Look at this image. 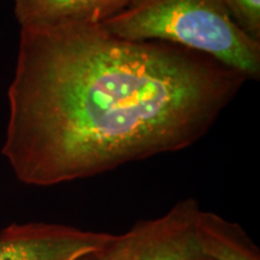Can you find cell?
I'll return each mask as SVG.
<instances>
[{"instance_id": "6da1fadb", "label": "cell", "mask_w": 260, "mask_h": 260, "mask_svg": "<svg viewBox=\"0 0 260 260\" xmlns=\"http://www.w3.org/2000/svg\"><path fill=\"white\" fill-rule=\"evenodd\" d=\"M246 81L204 54L102 24L21 28L2 154L22 183L51 187L182 151Z\"/></svg>"}, {"instance_id": "7a4b0ae2", "label": "cell", "mask_w": 260, "mask_h": 260, "mask_svg": "<svg viewBox=\"0 0 260 260\" xmlns=\"http://www.w3.org/2000/svg\"><path fill=\"white\" fill-rule=\"evenodd\" d=\"M130 41H160L187 48L235 70L260 76V42L237 27L223 0H134L102 24Z\"/></svg>"}, {"instance_id": "3957f363", "label": "cell", "mask_w": 260, "mask_h": 260, "mask_svg": "<svg viewBox=\"0 0 260 260\" xmlns=\"http://www.w3.org/2000/svg\"><path fill=\"white\" fill-rule=\"evenodd\" d=\"M201 210L194 199L178 201L160 217L140 220L115 235L94 260H203L195 236V220Z\"/></svg>"}, {"instance_id": "277c9868", "label": "cell", "mask_w": 260, "mask_h": 260, "mask_svg": "<svg viewBox=\"0 0 260 260\" xmlns=\"http://www.w3.org/2000/svg\"><path fill=\"white\" fill-rule=\"evenodd\" d=\"M113 236L65 224H11L0 232V260H82L103 252Z\"/></svg>"}, {"instance_id": "5b68a950", "label": "cell", "mask_w": 260, "mask_h": 260, "mask_svg": "<svg viewBox=\"0 0 260 260\" xmlns=\"http://www.w3.org/2000/svg\"><path fill=\"white\" fill-rule=\"evenodd\" d=\"M21 28L67 23L103 24L134 0H12Z\"/></svg>"}, {"instance_id": "8992f818", "label": "cell", "mask_w": 260, "mask_h": 260, "mask_svg": "<svg viewBox=\"0 0 260 260\" xmlns=\"http://www.w3.org/2000/svg\"><path fill=\"white\" fill-rule=\"evenodd\" d=\"M195 236L201 254L210 260H260V252L245 230L219 214L200 210Z\"/></svg>"}, {"instance_id": "52a82bcc", "label": "cell", "mask_w": 260, "mask_h": 260, "mask_svg": "<svg viewBox=\"0 0 260 260\" xmlns=\"http://www.w3.org/2000/svg\"><path fill=\"white\" fill-rule=\"evenodd\" d=\"M237 27L260 42V0H223Z\"/></svg>"}, {"instance_id": "ba28073f", "label": "cell", "mask_w": 260, "mask_h": 260, "mask_svg": "<svg viewBox=\"0 0 260 260\" xmlns=\"http://www.w3.org/2000/svg\"><path fill=\"white\" fill-rule=\"evenodd\" d=\"M94 258H95V255H90V256H87V258H84L82 260H94Z\"/></svg>"}, {"instance_id": "9c48e42d", "label": "cell", "mask_w": 260, "mask_h": 260, "mask_svg": "<svg viewBox=\"0 0 260 260\" xmlns=\"http://www.w3.org/2000/svg\"><path fill=\"white\" fill-rule=\"evenodd\" d=\"M203 260H210V259H207V258H205V256H204V259Z\"/></svg>"}]
</instances>
